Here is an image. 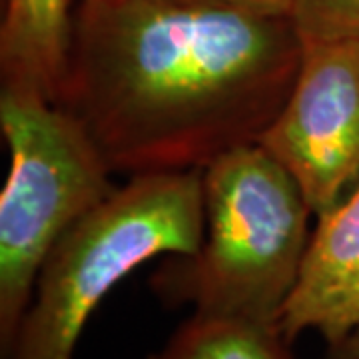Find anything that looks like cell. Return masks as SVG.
Wrapping results in <instances>:
<instances>
[{
	"label": "cell",
	"instance_id": "obj_1",
	"mask_svg": "<svg viewBox=\"0 0 359 359\" xmlns=\"http://www.w3.org/2000/svg\"><path fill=\"white\" fill-rule=\"evenodd\" d=\"M302 54L287 13L222 0H76L56 102L114 174L202 170L259 140Z\"/></svg>",
	"mask_w": 359,
	"mask_h": 359
},
{
	"label": "cell",
	"instance_id": "obj_11",
	"mask_svg": "<svg viewBox=\"0 0 359 359\" xmlns=\"http://www.w3.org/2000/svg\"><path fill=\"white\" fill-rule=\"evenodd\" d=\"M238 6H248L256 11H266V13H287L292 8V0H222Z\"/></svg>",
	"mask_w": 359,
	"mask_h": 359
},
{
	"label": "cell",
	"instance_id": "obj_3",
	"mask_svg": "<svg viewBox=\"0 0 359 359\" xmlns=\"http://www.w3.org/2000/svg\"><path fill=\"white\" fill-rule=\"evenodd\" d=\"M202 238V170L130 176L52 245L2 359H72L92 311L118 283L158 256H192Z\"/></svg>",
	"mask_w": 359,
	"mask_h": 359
},
{
	"label": "cell",
	"instance_id": "obj_10",
	"mask_svg": "<svg viewBox=\"0 0 359 359\" xmlns=\"http://www.w3.org/2000/svg\"><path fill=\"white\" fill-rule=\"evenodd\" d=\"M327 359H359V325L339 341L327 346Z\"/></svg>",
	"mask_w": 359,
	"mask_h": 359
},
{
	"label": "cell",
	"instance_id": "obj_7",
	"mask_svg": "<svg viewBox=\"0 0 359 359\" xmlns=\"http://www.w3.org/2000/svg\"><path fill=\"white\" fill-rule=\"evenodd\" d=\"M72 0H4L0 25L2 86L58 100L66 74Z\"/></svg>",
	"mask_w": 359,
	"mask_h": 359
},
{
	"label": "cell",
	"instance_id": "obj_8",
	"mask_svg": "<svg viewBox=\"0 0 359 359\" xmlns=\"http://www.w3.org/2000/svg\"><path fill=\"white\" fill-rule=\"evenodd\" d=\"M148 359H295L278 325L192 313Z\"/></svg>",
	"mask_w": 359,
	"mask_h": 359
},
{
	"label": "cell",
	"instance_id": "obj_5",
	"mask_svg": "<svg viewBox=\"0 0 359 359\" xmlns=\"http://www.w3.org/2000/svg\"><path fill=\"white\" fill-rule=\"evenodd\" d=\"M297 182L313 216L359 186V39L304 44L282 110L259 136Z\"/></svg>",
	"mask_w": 359,
	"mask_h": 359
},
{
	"label": "cell",
	"instance_id": "obj_12",
	"mask_svg": "<svg viewBox=\"0 0 359 359\" xmlns=\"http://www.w3.org/2000/svg\"><path fill=\"white\" fill-rule=\"evenodd\" d=\"M74 2H76V0H74Z\"/></svg>",
	"mask_w": 359,
	"mask_h": 359
},
{
	"label": "cell",
	"instance_id": "obj_9",
	"mask_svg": "<svg viewBox=\"0 0 359 359\" xmlns=\"http://www.w3.org/2000/svg\"><path fill=\"white\" fill-rule=\"evenodd\" d=\"M290 14L304 44L359 39V0H292Z\"/></svg>",
	"mask_w": 359,
	"mask_h": 359
},
{
	"label": "cell",
	"instance_id": "obj_4",
	"mask_svg": "<svg viewBox=\"0 0 359 359\" xmlns=\"http://www.w3.org/2000/svg\"><path fill=\"white\" fill-rule=\"evenodd\" d=\"M11 172L0 194V349L11 351L40 268L74 222L104 202L114 174L74 116L39 92L2 86Z\"/></svg>",
	"mask_w": 359,
	"mask_h": 359
},
{
	"label": "cell",
	"instance_id": "obj_6",
	"mask_svg": "<svg viewBox=\"0 0 359 359\" xmlns=\"http://www.w3.org/2000/svg\"><path fill=\"white\" fill-rule=\"evenodd\" d=\"M359 325V186L311 230L299 280L280 318L290 341L306 332L327 346Z\"/></svg>",
	"mask_w": 359,
	"mask_h": 359
},
{
	"label": "cell",
	"instance_id": "obj_2",
	"mask_svg": "<svg viewBox=\"0 0 359 359\" xmlns=\"http://www.w3.org/2000/svg\"><path fill=\"white\" fill-rule=\"evenodd\" d=\"M202 244L192 256L170 257L156 292L194 313L278 325L311 238L302 188L256 142L202 168Z\"/></svg>",
	"mask_w": 359,
	"mask_h": 359
}]
</instances>
